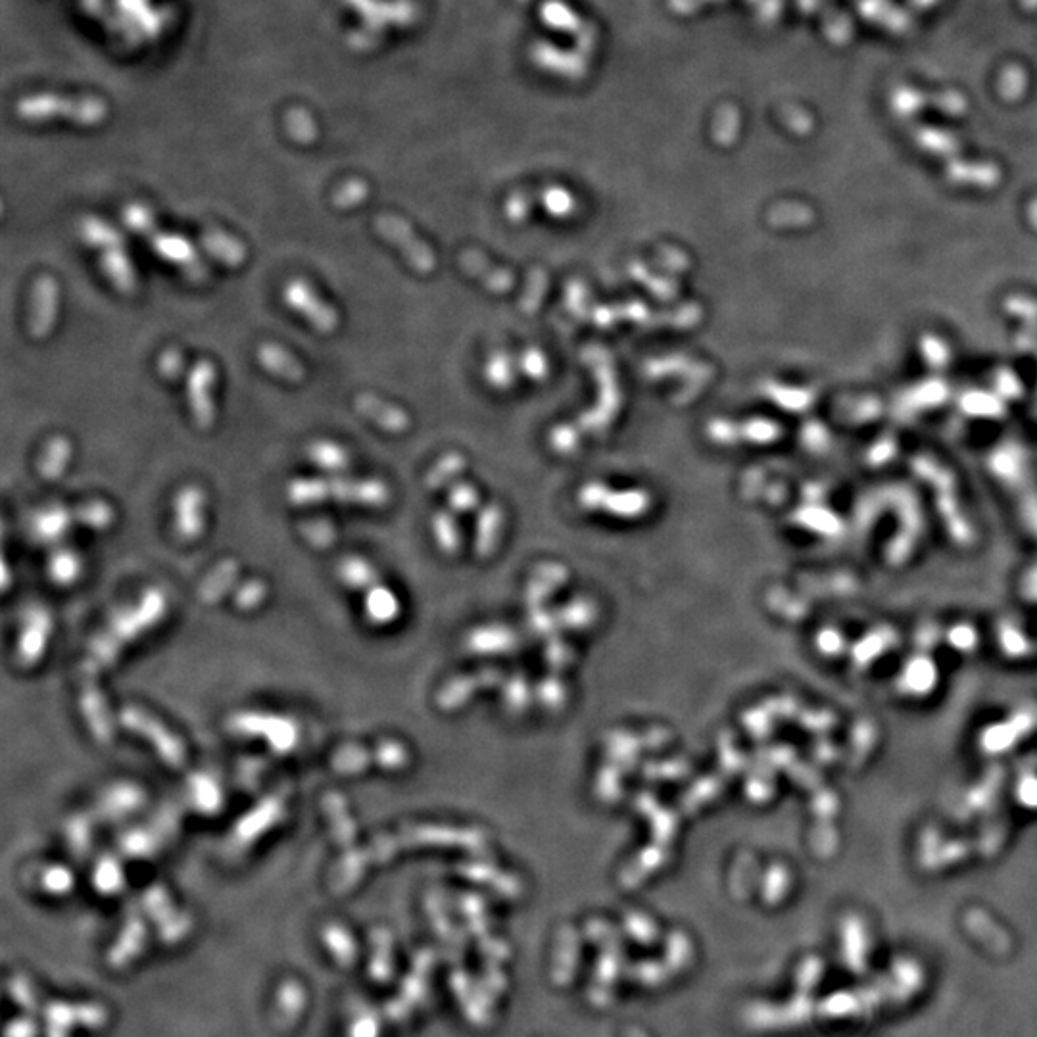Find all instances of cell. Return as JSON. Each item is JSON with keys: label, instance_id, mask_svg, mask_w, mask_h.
Segmentation results:
<instances>
[{"label": "cell", "instance_id": "8", "mask_svg": "<svg viewBox=\"0 0 1037 1037\" xmlns=\"http://www.w3.org/2000/svg\"><path fill=\"white\" fill-rule=\"evenodd\" d=\"M218 383V367L210 360L194 363L187 379V398L198 429H210L216 421L214 386Z\"/></svg>", "mask_w": 1037, "mask_h": 1037}, {"label": "cell", "instance_id": "21", "mask_svg": "<svg viewBox=\"0 0 1037 1037\" xmlns=\"http://www.w3.org/2000/svg\"><path fill=\"white\" fill-rule=\"evenodd\" d=\"M459 264L471 275L481 279L484 285L494 292H504L513 287V275L502 269V267L490 264L481 252L477 250H465L459 256Z\"/></svg>", "mask_w": 1037, "mask_h": 1037}, {"label": "cell", "instance_id": "36", "mask_svg": "<svg viewBox=\"0 0 1037 1037\" xmlns=\"http://www.w3.org/2000/svg\"><path fill=\"white\" fill-rule=\"evenodd\" d=\"M95 884L100 893H118V888L123 884V872L116 859H100L95 872Z\"/></svg>", "mask_w": 1037, "mask_h": 1037}, {"label": "cell", "instance_id": "42", "mask_svg": "<svg viewBox=\"0 0 1037 1037\" xmlns=\"http://www.w3.org/2000/svg\"><path fill=\"white\" fill-rule=\"evenodd\" d=\"M486 379L496 388H509L513 383V371L509 365V358L504 352H498L490 358L486 365Z\"/></svg>", "mask_w": 1037, "mask_h": 1037}, {"label": "cell", "instance_id": "1", "mask_svg": "<svg viewBox=\"0 0 1037 1037\" xmlns=\"http://www.w3.org/2000/svg\"><path fill=\"white\" fill-rule=\"evenodd\" d=\"M926 984V972L913 959H899L878 980L867 986L844 989L828 995L819 1007L811 999H799L784 1009L786 1022H805L809 1018L822 1020H867L886 1009L909 1003Z\"/></svg>", "mask_w": 1037, "mask_h": 1037}, {"label": "cell", "instance_id": "19", "mask_svg": "<svg viewBox=\"0 0 1037 1037\" xmlns=\"http://www.w3.org/2000/svg\"><path fill=\"white\" fill-rule=\"evenodd\" d=\"M100 267H102L104 275L108 277V281L120 290L121 294H133L137 290L135 267L131 264V258L125 252L123 244L102 250Z\"/></svg>", "mask_w": 1037, "mask_h": 1037}, {"label": "cell", "instance_id": "27", "mask_svg": "<svg viewBox=\"0 0 1037 1037\" xmlns=\"http://www.w3.org/2000/svg\"><path fill=\"white\" fill-rule=\"evenodd\" d=\"M306 456L314 465L325 471H344L350 465L348 450L342 444H338L335 440H327V438L314 440L308 446Z\"/></svg>", "mask_w": 1037, "mask_h": 1037}, {"label": "cell", "instance_id": "7", "mask_svg": "<svg viewBox=\"0 0 1037 1037\" xmlns=\"http://www.w3.org/2000/svg\"><path fill=\"white\" fill-rule=\"evenodd\" d=\"M283 300L290 310L306 317L319 333L329 335L337 331L340 321L337 310L321 300L317 290L306 279H290L283 289Z\"/></svg>", "mask_w": 1037, "mask_h": 1037}, {"label": "cell", "instance_id": "3", "mask_svg": "<svg viewBox=\"0 0 1037 1037\" xmlns=\"http://www.w3.org/2000/svg\"><path fill=\"white\" fill-rule=\"evenodd\" d=\"M287 500L292 506H315L333 500L383 507L390 500V488L379 479H294L287 484Z\"/></svg>", "mask_w": 1037, "mask_h": 1037}, {"label": "cell", "instance_id": "26", "mask_svg": "<svg viewBox=\"0 0 1037 1037\" xmlns=\"http://www.w3.org/2000/svg\"><path fill=\"white\" fill-rule=\"evenodd\" d=\"M241 565L237 559H225L208 575L200 588V596L204 602H218L219 598L233 588L239 579Z\"/></svg>", "mask_w": 1037, "mask_h": 1037}, {"label": "cell", "instance_id": "45", "mask_svg": "<svg viewBox=\"0 0 1037 1037\" xmlns=\"http://www.w3.org/2000/svg\"><path fill=\"white\" fill-rule=\"evenodd\" d=\"M521 365H523L525 373L532 379H544L548 375V362L538 350L525 352L521 358Z\"/></svg>", "mask_w": 1037, "mask_h": 1037}, {"label": "cell", "instance_id": "44", "mask_svg": "<svg viewBox=\"0 0 1037 1037\" xmlns=\"http://www.w3.org/2000/svg\"><path fill=\"white\" fill-rule=\"evenodd\" d=\"M477 502H479V494L471 484L458 483L450 492V504L459 511H467V509L477 506Z\"/></svg>", "mask_w": 1037, "mask_h": 1037}, {"label": "cell", "instance_id": "11", "mask_svg": "<svg viewBox=\"0 0 1037 1037\" xmlns=\"http://www.w3.org/2000/svg\"><path fill=\"white\" fill-rule=\"evenodd\" d=\"M175 521L173 529L177 536L185 542H193L206 531V492L189 484L179 490L175 502Z\"/></svg>", "mask_w": 1037, "mask_h": 1037}, {"label": "cell", "instance_id": "4", "mask_svg": "<svg viewBox=\"0 0 1037 1037\" xmlns=\"http://www.w3.org/2000/svg\"><path fill=\"white\" fill-rule=\"evenodd\" d=\"M227 728L248 740H264L279 755H287L300 742L296 721L267 711H239L229 717Z\"/></svg>", "mask_w": 1037, "mask_h": 1037}, {"label": "cell", "instance_id": "2", "mask_svg": "<svg viewBox=\"0 0 1037 1037\" xmlns=\"http://www.w3.org/2000/svg\"><path fill=\"white\" fill-rule=\"evenodd\" d=\"M166 611L168 600L160 588H146L139 603L118 609L87 650L81 669L85 678H95L98 671L108 669L121 650L156 627L166 617Z\"/></svg>", "mask_w": 1037, "mask_h": 1037}, {"label": "cell", "instance_id": "16", "mask_svg": "<svg viewBox=\"0 0 1037 1037\" xmlns=\"http://www.w3.org/2000/svg\"><path fill=\"white\" fill-rule=\"evenodd\" d=\"M354 404H356V410L360 411L363 417L371 419L375 425H379L381 429H385L388 433H404L410 427L408 413L400 410L398 406L386 402L377 394L362 392V394L356 396Z\"/></svg>", "mask_w": 1037, "mask_h": 1037}, {"label": "cell", "instance_id": "5", "mask_svg": "<svg viewBox=\"0 0 1037 1037\" xmlns=\"http://www.w3.org/2000/svg\"><path fill=\"white\" fill-rule=\"evenodd\" d=\"M120 719L121 724L129 732L139 734L143 740H146L166 765L173 769H181L183 765H187V759H189L187 746L158 717H154L143 707L127 705V707H123Z\"/></svg>", "mask_w": 1037, "mask_h": 1037}, {"label": "cell", "instance_id": "34", "mask_svg": "<svg viewBox=\"0 0 1037 1037\" xmlns=\"http://www.w3.org/2000/svg\"><path fill=\"white\" fill-rule=\"evenodd\" d=\"M279 1013L285 1018V1024H290L292 1018H298L306 1007V991L300 986V982H285L279 989Z\"/></svg>", "mask_w": 1037, "mask_h": 1037}, {"label": "cell", "instance_id": "29", "mask_svg": "<svg viewBox=\"0 0 1037 1037\" xmlns=\"http://www.w3.org/2000/svg\"><path fill=\"white\" fill-rule=\"evenodd\" d=\"M323 941L338 965L348 966L356 961V941L344 926H327L323 932Z\"/></svg>", "mask_w": 1037, "mask_h": 1037}, {"label": "cell", "instance_id": "28", "mask_svg": "<svg viewBox=\"0 0 1037 1037\" xmlns=\"http://www.w3.org/2000/svg\"><path fill=\"white\" fill-rule=\"evenodd\" d=\"M83 575V559L70 548H60L49 559V577L56 586H72Z\"/></svg>", "mask_w": 1037, "mask_h": 1037}, {"label": "cell", "instance_id": "18", "mask_svg": "<svg viewBox=\"0 0 1037 1037\" xmlns=\"http://www.w3.org/2000/svg\"><path fill=\"white\" fill-rule=\"evenodd\" d=\"M842 957L847 970L853 974H865L869 968V934L863 920L851 917L844 922L842 932Z\"/></svg>", "mask_w": 1037, "mask_h": 1037}, {"label": "cell", "instance_id": "23", "mask_svg": "<svg viewBox=\"0 0 1037 1037\" xmlns=\"http://www.w3.org/2000/svg\"><path fill=\"white\" fill-rule=\"evenodd\" d=\"M73 444L66 436H52L39 458V473L45 481H56L68 469L72 459Z\"/></svg>", "mask_w": 1037, "mask_h": 1037}, {"label": "cell", "instance_id": "9", "mask_svg": "<svg viewBox=\"0 0 1037 1037\" xmlns=\"http://www.w3.org/2000/svg\"><path fill=\"white\" fill-rule=\"evenodd\" d=\"M377 231L386 241L392 242L404 254L408 264L419 273H431L435 269L436 258L433 250L411 231L406 221L394 216H381L377 219Z\"/></svg>", "mask_w": 1037, "mask_h": 1037}, {"label": "cell", "instance_id": "30", "mask_svg": "<svg viewBox=\"0 0 1037 1037\" xmlns=\"http://www.w3.org/2000/svg\"><path fill=\"white\" fill-rule=\"evenodd\" d=\"M75 519L93 529V531H106L112 527L114 519H116V511L114 507L102 500H93V502H87V504H81L73 511Z\"/></svg>", "mask_w": 1037, "mask_h": 1037}, {"label": "cell", "instance_id": "38", "mask_svg": "<svg viewBox=\"0 0 1037 1037\" xmlns=\"http://www.w3.org/2000/svg\"><path fill=\"white\" fill-rule=\"evenodd\" d=\"M41 888L50 895H66L73 888V876L66 867L52 865L41 872Z\"/></svg>", "mask_w": 1037, "mask_h": 1037}, {"label": "cell", "instance_id": "35", "mask_svg": "<svg viewBox=\"0 0 1037 1037\" xmlns=\"http://www.w3.org/2000/svg\"><path fill=\"white\" fill-rule=\"evenodd\" d=\"M463 467H465V459L461 458L459 454H456V452L446 454L444 458L438 459V463L429 471L427 486L436 490V488L450 483L458 473L463 471Z\"/></svg>", "mask_w": 1037, "mask_h": 1037}, {"label": "cell", "instance_id": "24", "mask_svg": "<svg viewBox=\"0 0 1037 1037\" xmlns=\"http://www.w3.org/2000/svg\"><path fill=\"white\" fill-rule=\"evenodd\" d=\"M204 248L219 260L221 264L229 267L242 266V262L248 256L246 246L239 239L223 233V231H210L204 235Z\"/></svg>", "mask_w": 1037, "mask_h": 1037}, {"label": "cell", "instance_id": "17", "mask_svg": "<svg viewBox=\"0 0 1037 1037\" xmlns=\"http://www.w3.org/2000/svg\"><path fill=\"white\" fill-rule=\"evenodd\" d=\"M154 250L171 264L181 267L183 271L189 273V277L193 279H202L204 273H206V267L202 266L196 250H194L193 244L189 241H185L183 237L179 235H168V233H160L154 237Z\"/></svg>", "mask_w": 1037, "mask_h": 1037}, {"label": "cell", "instance_id": "25", "mask_svg": "<svg viewBox=\"0 0 1037 1037\" xmlns=\"http://www.w3.org/2000/svg\"><path fill=\"white\" fill-rule=\"evenodd\" d=\"M337 575L340 582L350 590H371L379 575L377 571L363 559V557H344L337 567Z\"/></svg>", "mask_w": 1037, "mask_h": 1037}, {"label": "cell", "instance_id": "12", "mask_svg": "<svg viewBox=\"0 0 1037 1037\" xmlns=\"http://www.w3.org/2000/svg\"><path fill=\"white\" fill-rule=\"evenodd\" d=\"M580 502L588 507L602 506V509L619 515H640L650 506V496L644 490L611 492L602 484H590L580 490Z\"/></svg>", "mask_w": 1037, "mask_h": 1037}, {"label": "cell", "instance_id": "31", "mask_svg": "<svg viewBox=\"0 0 1037 1037\" xmlns=\"http://www.w3.org/2000/svg\"><path fill=\"white\" fill-rule=\"evenodd\" d=\"M81 239L87 242L91 248H97V250H106V248H112V246H120L123 239H121L120 233L102 223L100 219L87 218L81 221Z\"/></svg>", "mask_w": 1037, "mask_h": 1037}, {"label": "cell", "instance_id": "33", "mask_svg": "<svg viewBox=\"0 0 1037 1037\" xmlns=\"http://www.w3.org/2000/svg\"><path fill=\"white\" fill-rule=\"evenodd\" d=\"M191 797H193L194 807L204 813H212L214 809L218 811L219 805H221L218 782H214L208 776L194 778L191 782Z\"/></svg>", "mask_w": 1037, "mask_h": 1037}, {"label": "cell", "instance_id": "20", "mask_svg": "<svg viewBox=\"0 0 1037 1037\" xmlns=\"http://www.w3.org/2000/svg\"><path fill=\"white\" fill-rule=\"evenodd\" d=\"M256 360L266 371L279 379L292 381V383H298L304 379L302 363L298 362L287 348H283L279 344H273V342L260 344L256 348Z\"/></svg>", "mask_w": 1037, "mask_h": 1037}, {"label": "cell", "instance_id": "37", "mask_svg": "<svg viewBox=\"0 0 1037 1037\" xmlns=\"http://www.w3.org/2000/svg\"><path fill=\"white\" fill-rule=\"evenodd\" d=\"M267 584L264 580L250 579L235 594V605L242 611H252L266 602Z\"/></svg>", "mask_w": 1037, "mask_h": 1037}, {"label": "cell", "instance_id": "10", "mask_svg": "<svg viewBox=\"0 0 1037 1037\" xmlns=\"http://www.w3.org/2000/svg\"><path fill=\"white\" fill-rule=\"evenodd\" d=\"M58 304H60V287L58 281L52 275H41L29 298V317H27V331L29 335L37 340L49 337L56 325L58 317Z\"/></svg>", "mask_w": 1037, "mask_h": 1037}, {"label": "cell", "instance_id": "14", "mask_svg": "<svg viewBox=\"0 0 1037 1037\" xmlns=\"http://www.w3.org/2000/svg\"><path fill=\"white\" fill-rule=\"evenodd\" d=\"M79 703H81V713L87 721L91 734L95 736V740L100 744H110L114 738V723H112V717H110V711L106 707V700H104L102 692L93 684V678H89V682L83 684Z\"/></svg>", "mask_w": 1037, "mask_h": 1037}, {"label": "cell", "instance_id": "39", "mask_svg": "<svg viewBox=\"0 0 1037 1037\" xmlns=\"http://www.w3.org/2000/svg\"><path fill=\"white\" fill-rule=\"evenodd\" d=\"M300 531L304 534V538L317 548H327L335 542V527L325 519L302 521Z\"/></svg>", "mask_w": 1037, "mask_h": 1037}, {"label": "cell", "instance_id": "22", "mask_svg": "<svg viewBox=\"0 0 1037 1037\" xmlns=\"http://www.w3.org/2000/svg\"><path fill=\"white\" fill-rule=\"evenodd\" d=\"M73 519H75V515L66 507L50 506L47 509H41L33 517L31 532H33L35 540H39V542H56L70 531Z\"/></svg>", "mask_w": 1037, "mask_h": 1037}, {"label": "cell", "instance_id": "46", "mask_svg": "<svg viewBox=\"0 0 1037 1037\" xmlns=\"http://www.w3.org/2000/svg\"><path fill=\"white\" fill-rule=\"evenodd\" d=\"M125 219H127L129 227L135 229L137 233L148 235V233L154 229V219H152V216L146 212L145 208H141V206H133V208H129L127 214H125Z\"/></svg>", "mask_w": 1037, "mask_h": 1037}, {"label": "cell", "instance_id": "40", "mask_svg": "<svg viewBox=\"0 0 1037 1037\" xmlns=\"http://www.w3.org/2000/svg\"><path fill=\"white\" fill-rule=\"evenodd\" d=\"M548 287V277L544 271H532L531 279H529V285L527 290L521 298V308L523 312L527 314H534L542 302V296H544V290Z\"/></svg>", "mask_w": 1037, "mask_h": 1037}, {"label": "cell", "instance_id": "43", "mask_svg": "<svg viewBox=\"0 0 1037 1037\" xmlns=\"http://www.w3.org/2000/svg\"><path fill=\"white\" fill-rule=\"evenodd\" d=\"M435 532L438 542L452 550L456 544H458V531H456V523L454 519L448 515V513H438L435 517Z\"/></svg>", "mask_w": 1037, "mask_h": 1037}, {"label": "cell", "instance_id": "32", "mask_svg": "<svg viewBox=\"0 0 1037 1037\" xmlns=\"http://www.w3.org/2000/svg\"><path fill=\"white\" fill-rule=\"evenodd\" d=\"M394 613H396V600H394V596L386 588L373 586L371 590H367L365 617L371 623H375V625L388 623L394 617Z\"/></svg>", "mask_w": 1037, "mask_h": 1037}, {"label": "cell", "instance_id": "41", "mask_svg": "<svg viewBox=\"0 0 1037 1037\" xmlns=\"http://www.w3.org/2000/svg\"><path fill=\"white\" fill-rule=\"evenodd\" d=\"M158 369H160V375L164 379H168V381L181 379L185 375V369H187L185 354L179 348L164 350L160 360H158Z\"/></svg>", "mask_w": 1037, "mask_h": 1037}, {"label": "cell", "instance_id": "15", "mask_svg": "<svg viewBox=\"0 0 1037 1037\" xmlns=\"http://www.w3.org/2000/svg\"><path fill=\"white\" fill-rule=\"evenodd\" d=\"M146 803L145 790L135 782H118L106 788L98 799V813L104 819L118 820L133 815Z\"/></svg>", "mask_w": 1037, "mask_h": 1037}, {"label": "cell", "instance_id": "47", "mask_svg": "<svg viewBox=\"0 0 1037 1037\" xmlns=\"http://www.w3.org/2000/svg\"><path fill=\"white\" fill-rule=\"evenodd\" d=\"M362 196V187H354V189H352V187H348V189H344L342 193L338 194L337 204L338 206H342V208H346V206H352V204L360 202V198H362Z\"/></svg>", "mask_w": 1037, "mask_h": 1037}, {"label": "cell", "instance_id": "6", "mask_svg": "<svg viewBox=\"0 0 1037 1037\" xmlns=\"http://www.w3.org/2000/svg\"><path fill=\"white\" fill-rule=\"evenodd\" d=\"M54 630L52 615L41 603H33L25 609L22 628L16 640V661L25 669L41 663L49 650L50 636Z\"/></svg>", "mask_w": 1037, "mask_h": 1037}, {"label": "cell", "instance_id": "13", "mask_svg": "<svg viewBox=\"0 0 1037 1037\" xmlns=\"http://www.w3.org/2000/svg\"><path fill=\"white\" fill-rule=\"evenodd\" d=\"M285 813H287L285 797H266L258 807H254L237 824V828H235V842L239 844V847H246L244 844L256 842L260 836H264L266 832H269V828L279 824L281 819L285 817Z\"/></svg>", "mask_w": 1037, "mask_h": 1037}]
</instances>
